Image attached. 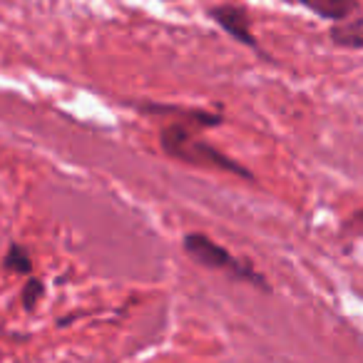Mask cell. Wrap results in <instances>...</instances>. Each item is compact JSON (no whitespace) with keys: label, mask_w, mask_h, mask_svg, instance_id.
<instances>
[{"label":"cell","mask_w":363,"mask_h":363,"mask_svg":"<svg viewBox=\"0 0 363 363\" xmlns=\"http://www.w3.org/2000/svg\"><path fill=\"white\" fill-rule=\"evenodd\" d=\"M207 16H209V21L217 23V26L222 28L229 38H234L239 45L249 48L252 52L262 55L264 60L274 62V57L267 55V52H264V48L259 45L257 35H254V28H252V16H249V11L244 6H234V3H219V6L207 8Z\"/></svg>","instance_id":"obj_3"},{"label":"cell","mask_w":363,"mask_h":363,"mask_svg":"<svg viewBox=\"0 0 363 363\" xmlns=\"http://www.w3.org/2000/svg\"><path fill=\"white\" fill-rule=\"evenodd\" d=\"M164 3H172V0H164Z\"/></svg>","instance_id":"obj_8"},{"label":"cell","mask_w":363,"mask_h":363,"mask_svg":"<svg viewBox=\"0 0 363 363\" xmlns=\"http://www.w3.org/2000/svg\"><path fill=\"white\" fill-rule=\"evenodd\" d=\"M0 267H3V272L16 274V277H33V257L28 252V247H23L21 242L8 244Z\"/></svg>","instance_id":"obj_6"},{"label":"cell","mask_w":363,"mask_h":363,"mask_svg":"<svg viewBox=\"0 0 363 363\" xmlns=\"http://www.w3.org/2000/svg\"><path fill=\"white\" fill-rule=\"evenodd\" d=\"M182 249H184V254H187L194 264H199V267L212 269V272H222V274H227L229 279H234V281L249 284V286L259 289V291H267V294L272 291L267 277H264L249 259L234 257L227 247L217 244L209 234H202V232L187 234V237L182 239Z\"/></svg>","instance_id":"obj_2"},{"label":"cell","mask_w":363,"mask_h":363,"mask_svg":"<svg viewBox=\"0 0 363 363\" xmlns=\"http://www.w3.org/2000/svg\"><path fill=\"white\" fill-rule=\"evenodd\" d=\"M125 107L145 117H157V120L164 122L160 127V150L172 160L189 167H202V169L242 177V179H254V174L242 162L224 155L219 147H214L212 142L202 137V132L217 130V127L224 125V115L219 110L167 105V102L157 100H125Z\"/></svg>","instance_id":"obj_1"},{"label":"cell","mask_w":363,"mask_h":363,"mask_svg":"<svg viewBox=\"0 0 363 363\" xmlns=\"http://www.w3.org/2000/svg\"><path fill=\"white\" fill-rule=\"evenodd\" d=\"M284 3H291V6H301L308 13H313L321 21L341 23L348 18L363 13L361 0H284Z\"/></svg>","instance_id":"obj_4"},{"label":"cell","mask_w":363,"mask_h":363,"mask_svg":"<svg viewBox=\"0 0 363 363\" xmlns=\"http://www.w3.org/2000/svg\"><path fill=\"white\" fill-rule=\"evenodd\" d=\"M328 38L336 48L343 50H363V13L341 23H331Z\"/></svg>","instance_id":"obj_5"},{"label":"cell","mask_w":363,"mask_h":363,"mask_svg":"<svg viewBox=\"0 0 363 363\" xmlns=\"http://www.w3.org/2000/svg\"><path fill=\"white\" fill-rule=\"evenodd\" d=\"M43 294H45V284L35 277H28V281L23 284L21 291V303L26 311H35V306L43 301Z\"/></svg>","instance_id":"obj_7"}]
</instances>
